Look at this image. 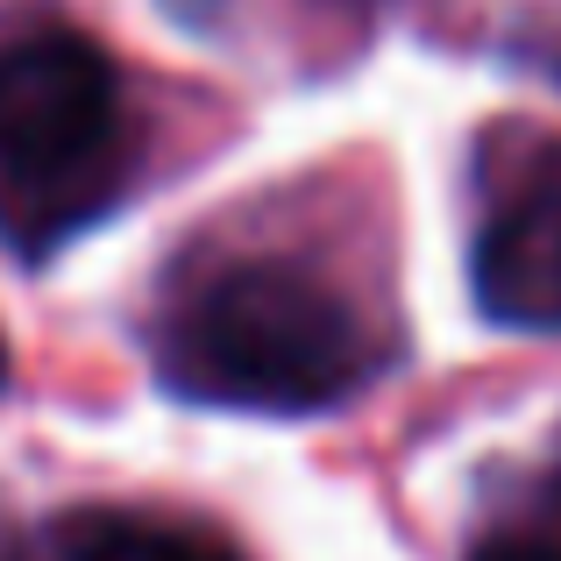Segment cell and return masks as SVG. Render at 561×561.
<instances>
[{
    "label": "cell",
    "instance_id": "cell-7",
    "mask_svg": "<svg viewBox=\"0 0 561 561\" xmlns=\"http://www.w3.org/2000/svg\"><path fill=\"white\" fill-rule=\"evenodd\" d=\"M0 383H8V342H0Z\"/></svg>",
    "mask_w": 561,
    "mask_h": 561
},
{
    "label": "cell",
    "instance_id": "cell-2",
    "mask_svg": "<svg viewBox=\"0 0 561 561\" xmlns=\"http://www.w3.org/2000/svg\"><path fill=\"white\" fill-rule=\"evenodd\" d=\"M136 171L122 71L79 28L0 43V242L43 263L93 228Z\"/></svg>",
    "mask_w": 561,
    "mask_h": 561
},
{
    "label": "cell",
    "instance_id": "cell-8",
    "mask_svg": "<svg viewBox=\"0 0 561 561\" xmlns=\"http://www.w3.org/2000/svg\"><path fill=\"white\" fill-rule=\"evenodd\" d=\"M554 505H561V477H554Z\"/></svg>",
    "mask_w": 561,
    "mask_h": 561
},
{
    "label": "cell",
    "instance_id": "cell-6",
    "mask_svg": "<svg viewBox=\"0 0 561 561\" xmlns=\"http://www.w3.org/2000/svg\"><path fill=\"white\" fill-rule=\"evenodd\" d=\"M0 561H22V540H14L8 526H0Z\"/></svg>",
    "mask_w": 561,
    "mask_h": 561
},
{
    "label": "cell",
    "instance_id": "cell-1",
    "mask_svg": "<svg viewBox=\"0 0 561 561\" xmlns=\"http://www.w3.org/2000/svg\"><path fill=\"white\" fill-rule=\"evenodd\" d=\"M383 342L363 306L320 271L242 256L192 277L157 320V377L220 412H328L377 377Z\"/></svg>",
    "mask_w": 561,
    "mask_h": 561
},
{
    "label": "cell",
    "instance_id": "cell-5",
    "mask_svg": "<svg viewBox=\"0 0 561 561\" xmlns=\"http://www.w3.org/2000/svg\"><path fill=\"white\" fill-rule=\"evenodd\" d=\"M469 561H561V540H540V534H497V540H483Z\"/></svg>",
    "mask_w": 561,
    "mask_h": 561
},
{
    "label": "cell",
    "instance_id": "cell-3",
    "mask_svg": "<svg viewBox=\"0 0 561 561\" xmlns=\"http://www.w3.org/2000/svg\"><path fill=\"white\" fill-rule=\"evenodd\" d=\"M483 320L519 334H561V142L526 157L477 228L469 256Z\"/></svg>",
    "mask_w": 561,
    "mask_h": 561
},
{
    "label": "cell",
    "instance_id": "cell-4",
    "mask_svg": "<svg viewBox=\"0 0 561 561\" xmlns=\"http://www.w3.org/2000/svg\"><path fill=\"white\" fill-rule=\"evenodd\" d=\"M57 540H65V561H242L228 540L157 512H79Z\"/></svg>",
    "mask_w": 561,
    "mask_h": 561
}]
</instances>
